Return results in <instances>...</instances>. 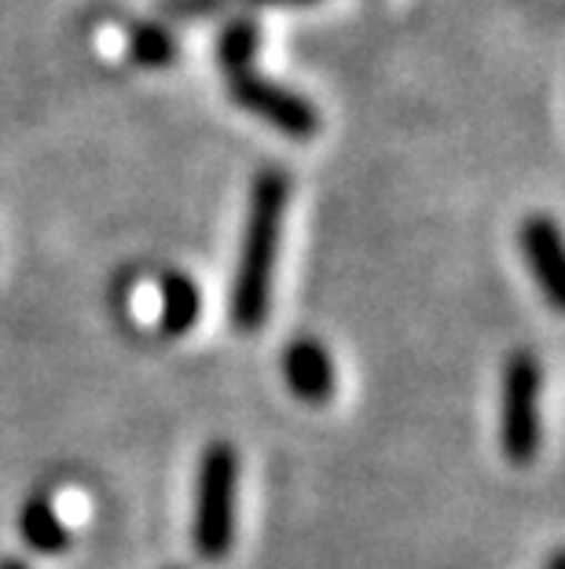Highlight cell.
Segmentation results:
<instances>
[{
  "mask_svg": "<svg viewBox=\"0 0 565 569\" xmlns=\"http://www.w3.org/2000/svg\"><path fill=\"white\" fill-rule=\"evenodd\" d=\"M286 196H291V180L280 169H261L254 188H250L246 232L232 283V323L239 331H258L264 317H269Z\"/></svg>",
  "mask_w": 565,
  "mask_h": 569,
  "instance_id": "cell-1",
  "label": "cell"
},
{
  "mask_svg": "<svg viewBox=\"0 0 565 569\" xmlns=\"http://www.w3.org/2000/svg\"><path fill=\"white\" fill-rule=\"evenodd\" d=\"M235 481H239V456L228 441H213L202 452L199 486H195V540L199 559L221 562L235 537Z\"/></svg>",
  "mask_w": 565,
  "mask_h": 569,
  "instance_id": "cell-2",
  "label": "cell"
},
{
  "mask_svg": "<svg viewBox=\"0 0 565 569\" xmlns=\"http://www.w3.org/2000/svg\"><path fill=\"white\" fill-rule=\"evenodd\" d=\"M539 390H544V375L533 353L518 349L503 360L500 448L514 467H528L539 452Z\"/></svg>",
  "mask_w": 565,
  "mask_h": 569,
  "instance_id": "cell-3",
  "label": "cell"
},
{
  "mask_svg": "<svg viewBox=\"0 0 565 569\" xmlns=\"http://www.w3.org/2000/svg\"><path fill=\"white\" fill-rule=\"evenodd\" d=\"M228 96H232L235 107H243L246 114L261 118L272 129H280L283 137L291 140H309L316 137L320 129V114L305 96H297L286 84H275L269 78L254 74V70H243V74H228Z\"/></svg>",
  "mask_w": 565,
  "mask_h": 569,
  "instance_id": "cell-4",
  "label": "cell"
},
{
  "mask_svg": "<svg viewBox=\"0 0 565 569\" xmlns=\"http://www.w3.org/2000/svg\"><path fill=\"white\" fill-rule=\"evenodd\" d=\"M522 253L544 301L555 312H562L565 309V247H562V232H558L555 217H547V213L528 217L522 224Z\"/></svg>",
  "mask_w": 565,
  "mask_h": 569,
  "instance_id": "cell-5",
  "label": "cell"
},
{
  "mask_svg": "<svg viewBox=\"0 0 565 569\" xmlns=\"http://www.w3.org/2000/svg\"><path fill=\"white\" fill-rule=\"evenodd\" d=\"M283 375L294 397L309 405H327L334 397V360L316 338H294L283 353Z\"/></svg>",
  "mask_w": 565,
  "mask_h": 569,
  "instance_id": "cell-6",
  "label": "cell"
},
{
  "mask_svg": "<svg viewBox=\"0 0 565 569\" xmlns=\"http://www.w3.org/2000/svg\"><path fill=\"white\" fill-rule=\"evenodd\" d=\"M19 529H22V540L41 555H59L70 548V529L63 522V515H59L56 503L44 500V496H33V500L22 507Z\"/></svg>",
  "mask_w": 565,
  "mask_h": 569,
  "instance_id": "cell-7",
  "label": "cell"
},
{
  "mask_svg": "<svg viewBox=\"0 0 565 569\" xmlns=\"http://www.w3.org/2000/svg\"><path fill=\"white\" fill-rule=\"evenodd\" d=\"M162 331L165 335H184L191 327L199 323V312H202V295L199 287L180 272H165L162 276Z\"/></svg>",
  "mask_w": 565,
  "mask_h": 569,
  "instance_id": "cell-8",
  "label": "cell"
},
{
  "mask_svg": "<svg viewBox=\"0 0 565 569\" xmlns=\"http://www.w3.org/2000/svg\"><path fill=\"white\" fill-rule=\"evenodd\" d=\"M261 44V30L254 19H235L228 22L218 38V63L224 67V74H243L250 70Z\"/></svg>",
  "mask_w": 565,
  "mask_h": 569,
  "instance_id": "cell-9",
  "label": "cell"
},
{
  "mask_svg": "<svg viewBox=\"0 0 565 569\" xmlns=\"http://www.w3.org/2000/svg\"><path fill=\"white\" fill-rule=\"evenodd\" d=\"M129 56L140 67H170L176 59V41L162 22H143V27L132 30Z\"/></svg>",
  "mask_w": 565,
  "mask_h": 569,
  "instance_id": "cell-10",
  "label": "cell"
},
{
  "mask_svg": "<svg viewBox=\"0 0 565 569\" xmlns=\"http://www.w3.org/2000/svg\"><path fill=\"white\" fill-rule=\"evenodd\" d=\"M232 4V0H224ZM239 4H312V0H239Z\"/></svg>",
  "mask_w": 565,
  "mask_h": 569,
  "instance_id": "cell-11",
  "label": "cell"
},
{
  "mask_svg": "<svg viewBox=\"0 0 565 569\" xmlns=\"http://www.w3.org/2000/svg\"><path fill=\"white\" fill-rule=\"evenodd\" d=\"M547 569H565V555H562V551H555V555H551Z\"/></svg>",
  "mask_w": 565,
  "mask_h": 569,
  "instance_id": "cell-12",
  "label": "cell"
},
{
  "mask_svg": "<svg viewBox=\"0 0 565 569\" xmlns=\"http://www.w3.org/2000/svg\"><path fill=\"white\" fill-rule=\"evenodd\" d=\"M0 569H30V566L19 559H0Z\"/></svg>",
  "mask_w": 565,
  "mask_h": 569,
  "instance_id": "cell-13",
  "label": "cell"
}]
</instances>
